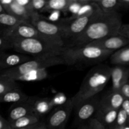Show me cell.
Returning <instances> with one entry per match:
<instances>
[{"label": "cell", "mask_w": 129, "mask_h": 129, "mask_svg": "<svg viewBox=\"0 0 129 129\" xmlns=\"http://www.w3.org/2000/svg\"><path fill=\"white\" fill-rule=\"evenodd\" d=\"M121 14L119 12L102 13L75 39L71 40L67 47H80L87 45L96 40L118 34L122 25Z\"/></svg>", "instance_id": "obj_1"}, {"label": "cell", "mask_w": 129, "mask_h": 129, "mask_svg": "<svg viewBox=\"0 0 129 129\" xmlns=\"http://www.w3.org/2000/svg\"><path fill=\"white\" fill-rule=\"evenodd\" d=\"M111 78V67L99 64L90 69L82 81L78 92L72 99L74 107L85 100L102 91Z\"/></svg>", "instance_id": "obj_2"}, {"label": "cell", "mask_w": 129, "mask_h": 129, "mask_svg": "<svg viewBox=\"0 0 129 129\" xmlns=\"http://www.w3.org/2000/svg\"><path fill=\"white\" fill-rule=\"evenodd\" d=\"M115 52L102 50L91 45L63 47L59 56L64 60V65L99 64L110 57Z\"/></svg>", "instance_id": "obj_3"}, {"label": "cell", "mask_w": 129, "mask_h": 129, "mask_svg": "<svg viewBox=\"0 0 129 129\" xmlns=\"http://www.w3.org/2000/svg\"><path fill=\"white\" fill-rule=\"evenodd\" d=\"M102 13L98 6L92 0V7L88 12L59 20L58 23L63 30L64 39H68L71 41L75 39L85 30L94 19Z\"/></svg>", "instance_id": "obj_4"}, {"label": "cell", "mask_w": 129, "mask_h": 129, "mask_svg": "<svg viewBox=\"0 0 129 129\" xmlns=\"http://www.w3.org/2000/svg\"><path fill=\"white\" fill-rule=\"evenodd\" d=\"M11 49L16 52L33 58L59 56L63 47L54 46L38 39H27L12 43Z\"/></svg>", "instance_id": "obj_5"}, {"label": "cell", "mask_w": 129, "mask_h": 129, "mask_svg": "<svg viewBox=\"0 0 129 129\" xmlns=\"http://www.w3.org/2000/svg\"><path fill=\"white\" fill-rule=\"evenodd\" d=\"M59 65H64V60L60 56L32 58L16 68L3 71L0 74L15 81L16 78L31 71L46 69Z\"/></svg>", "instance_id": "obj_6"}, {"label": "cell", "mask_w": 129, "mask_h": 129, "mask_svg": "<svg viewBox=\"0 0 129 129\" xmlns=\"http://www.w3.org/2000/svg\"><path fill=\"white\" fill-rule=\"evenodd\" d=\"M30 23L48 43L59 47L65 46L64 34L58 23L51 22L37 13L32 18Z\"/></svg>", "instance_id": "obj_7"}, {"label": "cell", "mask_w": 129, "mask_h": 129, "mask_svg": "<svg viewBox=\"0 0 129 129\" xmlns=\"http://www.w3.org/2000/svg\"><path fill=\"white\" fill-rule=\"evenodd\" d=\"M74 105L72 99L67 100L61 105L56 107L47 118L48 129H64Z\"/></svg>", "instance_id": "obj_8"}, {"label": "cell", "mask_w": 129, "mask_h": 129, "mask_svg": "<svg viewBox=\"0 0 129 129\" xmlns=\"http://www.w3.org/2000/svg\"><path fill=\"white\" fill-rule=\"evenodd\" d=\"M4 37L11 44L18 40L27 39H38L47 42L36 28L28 21L20 22L5 34Z\"/></svg>", "instance_id": "obj_9"}, {"label": "cell", "mask_w": 129, "mask_h": 129, "mask_svg": "<svg viewBox=\"0 0 129 129\" xmlns=\"http://www.w3.org/2000/svg\"><path fill=\"white\" fill-rule=\"evenodd\" d=\"M99 101L100 98L96 95L85 100L75 107L76 122L82 125L93 118L98 109Z\"/></svg>", "instance_id": "obj_10"}, {"label": "cell", "mask_w": 129, "mask_h": 129, "mask_svg": "<svg viewBox=\"0 0 129 129\" xmlns=\"http://www.w3.org/2000/svg\"><path fill=\"white\" fill-rule=\"evenodd\" d=\"M0 3L3 6L7 13L18 18L22 21L30 23L32 18L38 13L34 12L29 8L20 6L15 0H0Z\"/></svg>", "instance_id": "obj_11"}, {"label": "cell", "mask_w": 129, "mask_h": 129, "mask_svg": "<svg viewBox=\"0 0 129 129\" xmlns=\"http://www.w3.org/2000/svg\"><path fill=\"white\" fill-rule=\"evenodd\" d=\"M128 44H129V39L118 34L96 40L87 44V45L96 47L102 50L115 52Z\"/></svg>", "instance_id": "obj_12"}, {"label": "cell", "mask_w": 129, "mask_h": 129, "mask_svg": "<svg viewBox=\"0 0 129 129\" xmlns=\"http://www.w3.org/2000/svg\"><path fill=\"white\" fill-rule=\"evenodd\" d=\"M34 100V96H29L26 101L13 105L9 111L8 121L9 122H13L21 117L34 114L33 108Z\"/></svg>", "instance_id": "obj_13"}, {"label": "cell", "mask_w": 129, "mask_h": 129, "mask_svg": "<svg viewBox=\"0 0 129 129\" xmlns=\"http://www.w3.org/2000/svg\"><path fill=\"white\" fill-rule=\"evenodd\" d=\"M112 82L111 91H119L121 87L129 79V67L126 66H113L111 67Z\"/></svg>", "instance_id": "obj_14"}, {"label": "cell", "mask_w": 129, "mask_h": 129, "mask_svg": "<svg viewBox=\"0 0 129 129\" xmlns=\"http://www.w3.org/2000/svg\"><path fill=\"white\" fill-rule=\"evenodd\" d=\"M32 58L29 55L20 53L6 54L3 52L0 54V68L5 70L16 68Z\"/></svg>", "instance_id": "obj_15"}, {"label": "cell", "mask_w": 129, "mask_h": 129, "mask_svg": "<svg viewBox=\"0 0 129 129\" xmlns=\"http://www.w3.org/2000/svg\"><path fill=\"white\" fill-rule=\"evenodd\" d=\"M125 98L120 91H111L100 98L99 107L104 109L116 110L121 108Z\"/></svg>", "instance_id": "obj_16"}, {"label": "cell", "mask_w": 129, "mask_h": 129, "mask_svg": "<svg viewBox=\"0 0 129 129\" xmlns=\"http://www.w3.org/2000/svg\"><path fill=\"white\" fill-rule=\"evenodd\" d=\"M118 110L104 109L98 107L94 118L97 120L106 128H108L115 125Z\"/></svg>", "instance_id": "obj_17"}, {"label": "cell", "mask_w": 129, "mask_h": 129, "mask_svg": "<svg viewBox=\"0 0 129 129\" xmlns=\"http://www.w3.org/2000/svg\"><path fill=\"white\" fill-rule=\"evenodd\" d=\"M54 107V106L51 98H39L34 96L33 105L34 113L39 118L44 117V115L51 112Z\"/></svg>", "instance_id": "obj_18"}, {"label": "cell", "mask_w": 129, "mask_h": 129, "mask_svg": "<svg viewBox=\"0 0 129 129\" xmlns=\"http://www.w3.org/2000/svg\"><path fill=\"white\" fill-rule=\"evenodd\" d=\"M29 96L22 91L18 88L11 89L0 96V103H20L28 100Z\"/></svg>", "instance_id": "obj_19"}, {"label": "cell", "mask_w": 129, "mask_h": 129, "mask_svg": "<svg viewBox=\"0 0 129 129\" xmlns=\"http://www.w3.org/2000/svg\"><path fill=\"white\" fill-rule=\"evenodd\" d=\"M22 21H24L10 14L7 13L6 12L1 13L0 14V34L4 36L13 28L15 27Z\"/></svg>", "instance_id": "obj_20"}, {"label": "cell", "mask_w": 129, "mask_h": 129, "mask_svg": "<svg viewBox=\"0 0 129 129\" xmlns=\"http://www.w3.org/2000/svg\"><path fill=\"white\" fill-rule=\"evenodd\" d=\"M110 62L113 66H129V44L116 50L110 57Z\"/></svg>", "instance_id": "obj_21"}, {"label": "cell", "mask_w": 129, "mask_h": 129, "mask_svg": "<svg viewBox=\"0 0 129 129\" xmlns=\"http://www.w3.org/2000/svg\"><path fill=\"white\" fill-rule=\"evenodd\" d=\"M73 0H47V3L42 12L68 11Z\"/></svg>", "instance_id": "obj_22"}, {"label": "cell", "mask_w": 129, "mask_h": 129, "mask_svg": "<svg viewBox=\"0 0 129 129\" xmlns=\"http://www.w3.org/2000/svg\"><path fill=\"white\" fill-rule=\"evenodd\" d=\"M40 118L36 115L31 114L21 117L13 122H9V123L10 127L13 129L26 128L39 123L40 122Z\"/></svg>", "instance_id": "obj_23"}, {"label": "cell", "mask_w": 129, "mask_h": 129, "mask_svg": "<svg viewBox=\"0 0 129 129\" xmlns=\"http://www.w3.org/2000/svg\"><path fill=\"white\" fill-rule=\"evenodd\" d=\"M103 13L119 12V0H93Z\"/></svg>", "instance_id": "obj_24"}, {"label": "cell", "mask_w": 129, "mask_h": 129, "mask_svg": "<svg viewBox=\"0 0 129 129\" xmlns=\"http://www.w3.org/2000/svg\"><path fill=\"white\" fill-rule=\"evenodd\" d=\"M48 76V73L46 69H42L31 71L27 74H24L15 79V81H39L44 80Z\"/></svg>", "instance_id": "obj_25"}, {"label": "cell", "mask_w": 129, "mask_h": 129, "mask_svg": "<svg viewBox=\"0 0 129 129\" xmlns=\"http://www.w3.org/2000/svg\"><path fill=\"white\" fill-rule=\"evenodd\" d=\"M15 88H18L16 81L0 74V96L8 91Z\"/></svg>", "instance_id": "obj_26"}, {"label": "cell", "mask_w": 129, "mask_h": 129, "mask_svg": "<svg viewBox=\"0 0 129 129\" xmlns=\"http://www.w3.org/2000/svg\"><path fill=\"white\" fill-rule=\"evenodd\" d=\"M129 125V120L127 117V115L125 112V111L120 108L118 112L117 117H116V122L114 125L116 126L118 128L124 129L125 127Z\"/></svg>", "instance_id": "obj_27"}, {"label": "cell", "mask_w": 129, "mask_h": 129, "mask_svg": "<svg viewBox=\"0 0 129 129\" xmlns=\"http://www.w3.org/2000/svg\"><path fill=\"white\" fill-rule=\"evenodd\" d=\"M46 3L47 0H30L29 8L34 12L39 13L42 12Z\"/></svg>", "instance_id": "obj_28"}, {"label": "cell", "mask_w": 129, "mask_h": 129, "mask_svg": "<svg viewBox=\"0 0 129 129\" xmlns=\"http://www.w3.org/2000/svg\"><path fill=\"white\" fill-rule=\"evenodd\" d=\"M10 49H11V44L5 39V37L0 34V54Z\"/></svg>", "instance_id": "obj_29"}, {"label": "cell", "mask_w": 129, "mask_h": 129, "mask_svg": "<svg viewBox=\"0 0 129 129\" xmlns=\"http://www.w3.org/2000/svg\"><path fill=\"white\" fill-rule=\"evenodd\" d=\"M88 123L91 129H108L94 118L90 120Z\"/></svg>", "instance_id": "obj_30"}, {"label": "cell", "mask_w": 129, "mask_h": 129, "mask_svg": "<svg viewBox=\"0 0 129 129\" xmlns=\"http://www.w3.org/2000/svg\"><path fill=\"white\" fill-rule=\"evenodd\" d=\"M119 91L125 99L129 100V79L121 87Z\"/></svg>", "instance_id": "obj_31"}, {"label": "cell", "mask_w": 129, "mask_h": 129, "mask_svg": "<svg viewBox=\"0 0 129 129\" xmlns=\"http://www.w3.org/2000/svg\"><path fill=\"white\" fill-rule=\"evenodd\" d=\"M118 34L129 39V23L122 24L119 30Z\"/></svg>", "instance_id": "obj_32"}, {"label": "cell", "mask_w": 129, "mask_h": 129, "mask_svg": "<svg viewBox=\"0 0 129 129\" xmlns=\"http://www.w3.org/2000/svg\"><path fill=\"white\" fill-rule=\"evenodd\" d=\"M0 129H12L8 120L5 119L0 115Z\"/></svg>", "instance_id": "obj_33"}, {"label": "cell", "mask_w": 129, "mask_h": 129, "mask_svg": "<svg viewBox=\"0 0 129 129\" xmlns=\"http://www.w3.org/2000/svg\"><path fill=\"white\" fill-rule=\"evenodd\" d=\"M120 11L129 10V0H119Z\"/></svg>", "instance_id": "obj_34"}, {"label": "cell", "mask_w": 129, "mask_h": 129, "mask_svg": "<svg viewBox=\"0 0 129 129\" xmlns=\"http://www.w3.org/2000/svg\"><path fill=\"white\" fill-rule=\"evenodd\" d=\"M121 108L125 111L126 114L127 115V117L129 120V100L125 99Z\"/></svg>", "instance_id": "obj_35"}, {"label": "cell", "mask_w": 129, "mask_h": 129, "mask_svg": "<svg viewBox=\"0 0 129 129\" xmlns=\"http://www.w3.org/2000/svg\"><path fill=\"white\" fill-rule=\"evenodd\" d=\"M30 1V0H15L16 3L18 4L19 5L24 6V7H28V8H29Z\"/></svg>", "instance_id": "obj_36"}, {"label": "cell", "mask_w": 129, "mask_h": 129, "mask_svg": "<svg viewBox=\"0 0 129 129\" xmlns=\"http://www.w3.org/2000/svg\"><path fill=\"white\" fill-rule=\"evenodd\" d=\"M32 129H48L46 125L43 122H40L39 123L36 125Z\"/></svg>", "instance_id": "obj_37"}, {"label": "cell", "mask_w": 129, "mask_h": 129, "mask_svg": "<svg viewBox=\"0 0 129 129\" xmlns=\"http://www.w3.org/2000/svg\"><path fill=\"white\" fill-rule=\"evenodd\" d=\"M78 129H91V127H90L89 124V123H87V124L80 125Z\"/></svg>", "instance_id": "obj_38"}, {"label": "cell", "mask_w": 129, "mask_h": 129, "mask_svg": "<svg viewBox=\"0 0 129 129\" xmlns=\"http://www.w3.org/2000/svg\"><path fill=\"white\" fill-rule=\"evenodd\" d=\"M6 13V11H5V10L4 9L3 6L1 5V4L0 3V14L1 13Z\"/></svg>", "instance_id": "obj_39"}, {"label": "cell", "mask_w": 129, "mask_h": 129, "mask_svg": "<svg viewBox=\"0 0 129 129\" xmlns=\"http://www.w3.org/2000/svg\"><path fill=\"white\" fill-rule=\"evenodd\" d=\"M37 125V124H36ZM36 125H32V126H30V127H26V128H16V129H32L34 128V127H35ZM13 129V128H12Z\"/></svg>", "instance_id": "obj_40"}]
</instances>
